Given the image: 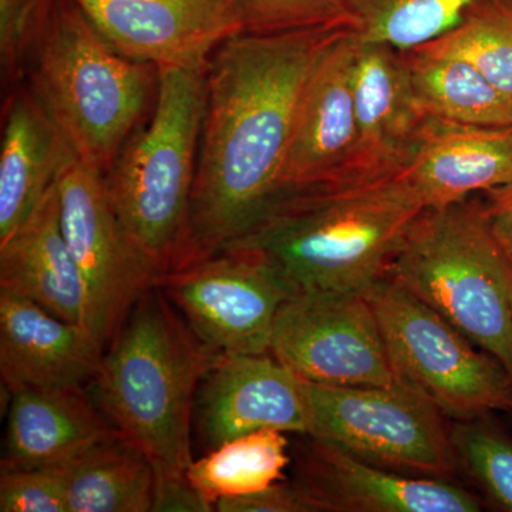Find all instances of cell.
I'll return each instance as SVG.
<instances>
[{
    "mask_svg": "<svg viewBox=\"0 0 512 512\" xmlns=\"http://www.w3.org/2000/svg\"><path fill=\"white\" fill-rule=\"evenodd\" d=\"M397 377L458 420L512 410V379L440 313L384 276L365 292Z\"/></svg>",
    "mask_w": 512,
    "mask_h": 512,
    "instance_id": "7",
    "label": "cell"
},
{
    "mask_svg": "<svg viewBox=\"0 0 512 512\" xmlns=\"http://www.w3.org/2000/svg\"><path fill=\"white\" fill-rule=\"evenodd\" d=\"M386 276L498 360L512 379V271L481 198L421 212Z\"/></svg>",
    "mask_w": 512,
    "mask_h": 512,
    "instance_id": "6",
    "label": "cell"
},
{
    "mask_svg": "<svg viewBox=\"0 0 512 512\" xmlns=\"http://www.w3.org/2000/svg\"><path fill=\"white\" fill-rule=\"evenodd\" d=\"M222 3L241 33L268 35L338 25L355 28L346 0H222Z\"/></svg>",
    "mask_w": 512,
    "mask_h": 512,
    "instance_id": "27",
    "label": "cell"
},
{
    "mask_svg": "<svg viewBox=\"0 0 512 512\" xmlns=\"http://www.w3.org/2000/svg\"><path fill=\"white\" fill-rule=\"evenodd\" d=\"M481 201L491 234L512 271V183L484 192Z\"/></svg>",
    "mask_w": 512,
    "mask_h": 512,
    "instance_id": "33",
    "label": "cell"
},
{
    "mask_svg": "<svg viewBox=\"0 0 512 512\" xmlns=\"http://www.w3.org/2000/svg\"><path fill=\"white\" fill-rule=\"evenodd\" d=\"M214 505L192 485L187 476L156 478L154 512H210Z\"/></svg>",
    "mask_w": 512,
    "mask_h": 512,
    "instance_id": "32",
    "label": "cell"
},
{
    "mask_svg": "<svg viewBox=\"0 0 512 512\" xmlns=\"http://www.w3.org/2000/svg\"><path fill=\"white\" fill-rule=\"evenodd\" d=\"M458 460L507 511H512V443L474 420L450 430Z\"/></svg>",
    "mask_w": 512,
    "mask_h": 512,
    "instance_id": "28",
    "label": "cell"
},
{
    "mask_svg": "<svg viewBox=\"0 0 512 512\" xmlns=\"http://www.w3.org/2000/svg\"><path fill=\"white\" fill-rule=\"evenodd\" d=\"M424 210L402 174L340 178L285 191L227 248L265 256L296 292L365 293Z\"/></svg>",
    "mask_w": 512,
    "mask_h": 512,
    "instance_id": "2",
    "label": "cell"
},
{
    "mask_svg": "<svg viewBox=\"0 0 512 512\" xmlns=\"http://www.w3.org/2000/svg\"><path fill=\"white\" fill-rule=\"evenodd\" d=\"M414 90L431 119L464 126H512V100L461 57L407 50Z\"/></svg>",
    "mask_w": 512,
    "mask_h": 512,
    "instance_id": "23",
    "label": "cell"
},
{
    "mask_svg": "<svg viewBox=\"0 0 512 512\" xmlns=\"http://www.w3.org/2000/svg\"><path fill=\"white\" fill-rule=\"evenodd\" d=\"M104 350L86 326L0 291V376L10 396L20 390L90 386Z\"/></svg>",
    "mask_w": 512,
    "mask_h": 512,
    "instance_id": "17",
    "label": "cell"
},
{
    "mask_svg": "<svg viewBox=\"0 0 512 512\" xmlns=\"http://www.w3.org/2000/svg\"><path fill=\"white\" fill-rule=\"evenodd\" d=\"M296 487L312 512H477L480 501L439 478L414 477L376 466L329 441L306 436Z\"/></svg>",
    "mask_w": 512,
    "mask_h": 512,
    "instance_id": "13",
    "label": "cell"
},
{
    "mask_svg": "<svg viewBox=\"0 0 512 512\" xmlns=\"http://www.w3.org/2000/svg\"><path fill=\"white\" fill-rule=\"evenodd\" d=\"M56 0H0V64L3 84L19 86L28 74L40 36L52 18Z\"/></svg>",
    "mask_w": 512,
    "mask_h": 512,
    "instance_id": "29",
    "label": "cell"
},
{
    "mask_svg": "<svg viewBox=\"0 0 512 512\" xmlns=\"http://www.w3.org/2000/svg\"><path fill=\"white\" fill-rule=\"evenodd\" d=\"M0 471V511L69 512L63 468Z\"/></svg>",
    "mask_w": 512,
    "mask_h": 512,
    "instance_id": "30",
    "label": "cell"
},
{
    "mask_svg": "<svg viewBox=\"0 0 512 512\" xmlns=\"http://www.w3.org/2000/svg\"><path fill=\"white\" fill-rule=\"evenodd\" d=\"M194 429L207 451L259 430L308 436L305 380L271 353L222 356L198 389Z\"/></svg>",
    "mask_w": 512,
    "mask_h": 512,
    "instance_id": "12",
    "label": "cell"
},
{
    "mask_svg": "<svg viewBox=\"0 0 512 512\" xmlns=\"http://www.w3.org/2000/svg\"><path fill=\"white\" fill-rule=\"evenodd\" d=\"M269 353L308 382L365 387L400 382L365 293H293L276 315Z\"/></svg>",
    "mask_w": 512,
    "mask_h": 512,
    "instance_id": "10",
    "label": "cell"
},
{
    "mask_svg": "<svg viewBox=\"0 0 512 512\" xmlns=\"http://www.w3.org/2000/svg\"><path fill=\"white\" fill-rule=\"evenodd\" d=\"M419 49L467 60L512 100V0H477L456 28Z\"/></svg>",
    "mask_w": 512,
    "mask_h": 512,
    "instance_id": "26",
    "label": "cell"
},
{
    "mask_svg": "<svg viewBox=\"0 0 512 512\" xmlns=\"http://www.w3.org/2000/svg\"><path fill=\"white\" fill-rule=\"evenodd\" d=\"M286 433L259 430L229 440L192 461L188 480L212 505L259 493L278 483L291 458Z\"/></svg>",
    "mask_w": 512,
    "mask_h": 512,
    "instance_id": "24",
    "label": "cell"
},
{
    "mask_svg": "<svg viewBox=\"0 0 512 512\" xmlns=\"http://www.w3.org/2000/svg\"><path fill=\"white\" fill-rule=\"evenodd\" d=\"M57 194L63 235L89 293L92 332L106 349L157 274L128 237L103 174L73 157Z\"/></svg>",
    "mask_w": 512,
    "mask_h": 512,
    "instance_id": "11",
    "label": "cell"
},
{
    "mask_svg": "<svg viewBox=\"0 0 512 512\" xmlns=\"http://www.w3.org/2000/svg\"><path fill=\"white\" fill-rule=\"evenodd\" d=\"M28 77L74 157L106 175L146 113L157 69L116 52L73 0H56Z\"/></svg>",
    "mask_w": 512,
    "mask_h": 512,
    "instance_id": "4",
    "label": "cell"
},
{
    "mask_svg": "<svg viewBox=\"0 0 512 512\" xmlns=\"http://www.w3.org/2000/svg\"><path fill=\"white\" fill-rule=\"evenodd\" d=\"M305 387L308 436L406 476L448 480L456 473L460 460L443 412L413 384L332 386L305 380Z\"/></svg>",
    "mask_w": 512,
    "mask_h": 512,
    "instance_id": "8",
    "label": "cell"
},
{
    "mask_svg": "<svg viewBox=\"0 0 512 512\" xmlns=\"http://www.w3.org/2000/svg\"><path fill=\"white\" fill-rule=\"evenodd\" d=\"M220 512H312L295 483H275L259 493L224 498L215 504Z\"/></svg>",
    "mask_w": 512,
    "mask_h": 512,
    "instance_id": "31",
    "label": "cell"
},
{
    "mask_svg": "<svg viewBox=\"0 0 512 512\" xmlns=\"http://www.w3.org/2000/svg\"><path fill=\"white\" fill-rule=\"evenodd\" d=\"M119 430L86 387L12 394L0 470L63 468Z\"/></svg>",
    "mask_w": 512,
    "mask_h": 512,
    "instance_id": "20",
    "label": "cell"
},
{
    "mask_svg": "<svg viewBox=\"0 0 512 512\" xmlns=\"http://www.w3.org/2000/svg\"><path fill=\"white\" fill-rule=\"evenodd\" d=\"M73 157L72 148L32 87H15L3 107L0 241L32 214Z\"/></svg>",
    "mask_w": 512,
    "mask_h": 512,
    "instance_id": "21",
    "label": "cell"
},
{
    "mask_svg": "<svg viewBox=\"0 0 512 512\" xmlns=\"http://www.w3.org/2000/svg\"><path fill=\"white\" fill-rule=\"evenodd\" d=\"M353 94L357 124L353 177L402 173L433 120L414 90L406 53L359 36Z\"/></svg>",
    "mask_w": 512,
    "mask_h": 512,
    "instance_id": "16",
    "label": "cell"
},
{
    "mask_svg": "<svg viewBox=\"0 0 512 512\" xmlns=\"http://www.w3.org/2000/svg\"><path fill=\"white\" fill-rule=\"evenodd\" d=\"M0 291L92 330L89 293L60 224L57 183L23 224L0 241Z\"/></svg>",
    "mask_w": 512,
    "mask_h": 512,
    "instance_id": "18",
    "label": "cell"
},
{
    "mask_svg": "<svg viewBox=\"0 0 512 512\" xmlns=\"http://www.w3.org/2000/svg\"><path fill=\"white\" fill-rule=\"evenodd\" d=\"M154 285L202 343L221 355L269 353L279 309L295 293L271 261L244 248H227L157 276Z\"/></svg>",
    "mask_w": 512,
    "mask_h": 512,
    "instance_id": "9",
    "label": "cell"
},
{
    "mask_svg": "<svg viewBox=\"0 0 512 512\" xmlns=\"http://www.w3.org/2000/svg\"><path fill=\"white\" fill-rule=\"evenodd\" d=\"M104 350L90 394L156 478L187 476L195 400L221 353L195 336L158 286L138 298Z\"/></svg>",
    "mask_w": 512,
    "mask_h": 512,
    "instance_id": "3",
    "label": "cell"
},
{
    "mask_svg": "<svg viewBox=\"0 0 512 512\" xmlns=\"http://www.w3.org/2000/svg\"><path fill=\"white\" fill-rule=\"evenodd\" d=\"M69 512H150L156 473L119 433L94 444L63 467Z\"/></svg>",
    "mask_w": 512,
    "mask_h": 512,
    "instance_id": "22",
    "label": "cell"
},
{
    "mask_svg": "<svg viewBox=\"0 0 512 512\" xmlns=\"http://www.w3.org/2000/svg\"><path fill=\"white\" fill-rule=\"evenodd\" d=\"M477 0H346L360 39L416 49L456 28Z\"/></svg>",
    "mask_w": 512,
    "mask_h": 512,
    "instance_id": "25",
    "label": "cell"
},
{
    "mask_svg": "<svg viewBox=\"0 0 512 512\" xmlns=\"http://www.w3.org/2000/svg\"><path fill=\"white\" fill-rule=\"evenodd\" d=\"M426 210L512 183V126H464L431 120L402 171Z\"/></svg>",
    "mask_w": 512,
    "mask_h": 512,
    "instance_id": "19",
    "label": "cell"
},
{
    "mask_svg": "<svg viewBox=\"0 0 512 512\" xmlns=\"http://www.w3.org/2000/svg\"><path fill=\"white\" fill-rule=\"evenodd\" d=\"M205 74L207 64L157 69L150 120L104 175L121 224L157 276L174 271L183 259L204 121Z\"/></svg>",
    "mask_w": 512,
    "mask_h": 512,
    "instance_id": "5",
    "label": "cell"
},
{
    "mask_svg": "<svg viewBox=\"0 0 512 512\" xmlns=\"http://www.w3.org/2000/svg\"><path fill=\"white\" fill-rule=\"evenodd\" d=\"M359 35L348 30L326 47L303 89L281 175L292 188L353 177L357 151L353 66Z\"/></svg>",
    "mask_w": 512,
    "mask_h": 512,
    "instance_id": "14",
    "label": "cell"
},
{
    "mask_svg": "<svg viewBox=\"0 0 512 512\" xmlns=\"http://www.w3.org/2000/svg\"><path fill=\"white\" fill-rule=\"evenodd\" d=\"M352 29L238 33L214 50L205 74L187 241L177 269L229 247L278 200L309 74L326 47Z\"/></svg>",
    "mask_w": 512,
    "mask_h": 512,
    "instance_id": "1",
    "label": "cell"
},
{
    "mask_svg": "<svg viewBox=\"0 0 512 512\" xmlns=\"http://www.w3.org/2000/svg\"><path fill=\"white\" fill-rule=\"evenodd\" d=\"M120 55L160 69L202 66L241 28L222 0H73Z\"/></svg>",
    "mask_w": 512,
    "mask_h": 512,
    "instance_id": "15",
    "label": "cell"
}]
</instances>
